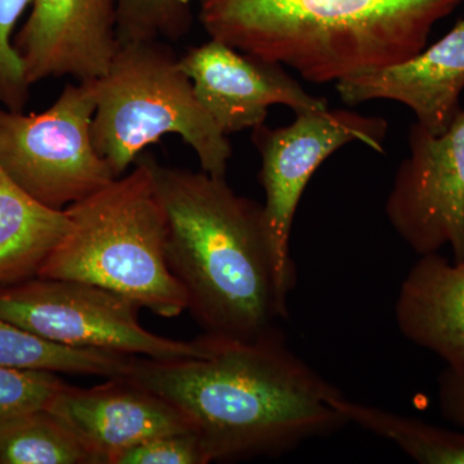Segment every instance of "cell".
Instances as JSON below:
<instances>
[{
    "label": "cell",
    "mask_w": 464,
    "mask_h": 464,
    "mask_svg": "<svg viewBox=\"0 0 464 464\" xmlns=\"http://www.w3.org/2000/svg\"><path fill=\"white\" fill-rule=\"evenodd\" d=\"M199 355L136 356L128 377L176 406L209 462L288 453L347 426L341 391L286 343L282 329L257 340L204 333Z\"/></svg>",
    "instance_id": "obj_1"
},
{
    "label": "cell",
    "mask_w": 464,
    "mask_h": 464,
    "mask_svg": "<svg viewBox=\"0 0 464 464\" xmlns=\"http://www.w3.org/2000/svg\"><path fill=\"white\" fill-rule=\"evenodd\" d=\"M143 158L166 217L168 266L204 333L250 341L282 329L292 289L264 206L226 179Z\"/></svg>",
    "instance_id": "obj_2"
},
{
    "label": "cell",
    "mask_w": 464,
    "mask_h": 464,
    "mask_svg": "<svg viewBox=\"0 0 464 464\" xmlns=\"http://www.w3.org/2000/svg\"><path fill=\"white\" fill-rule=\"evenodd\" d=\"M464 0H198L210 39L313 83L395 65Z\"/></svg>",
    "instance_id": "obj_3"
},
{
    "label": "cell",
    "mask_w": 464,
    "mask_h": 464,
    "mask_svg": "<svg viewBox=\"0 0 464 464\" xmlns=\"http://www.w3.org/2000/svg\"><path fill=\"white\" fill-rule=\"evenodd\" d=\"M69 231L39 277L93 284L173 319L188 297L166 255L167 226L143 155L132 172L66 208Z\"/></svg>",
    "instance_id": "obj_4"
},
{
    "label": "cell",
    "mask_w": 464,
    "mask_h": 464,
    "mask_svg": "<svg viewBox=\"0 0 464 464\" xmlns=\"http://www.w3.org/2000/svg\"><path fill=\"white\" fill-rule=\"evenodd\" d=\"M93 84L92 140L116 177L150 145L177 134L194 150L203 172L226 179L230 140L198 100L167 42L119 43L108 72Z\"/></svg>",
    "instance_id": "obj_5"
},
{
    "label": "cell",
    "mask_w": 464,
    "mask_h": 464,
    "mask_svg": "<svg viewBox=\"0 0 464 464\" xmlns=\"http://www.w3.org/2000/svg\"><path fill=\"white\" fill-rule=\"evenodd\" d=\"M93 81L67 84L51 108L0 106V166L34 199L63 210L119 179L92 140Z\"/></svg>",
    "instance_id": "obj_6"
},
{
    "label": "cell",
    "mask_w": 464,
    "mask_h": 464,
    "mask_svg": "<svg viewBox=\"0 0 464 464\" xmlns=\"http://www.w3.org/2000/svg\"><path fill=\"white\" fill-rule=\"evenodd\" d=\"M130 299L75 280L32 277L0 285V317L48 341L157 360L199 355V338L170 340L146 331Z\"/></svg>",
    "instance_id": "obj_7"
},
{
    "label": "cell",
    "mask_w": 464,
    "mask_h": 464,
    "mask_svg": "<svg viewBox=\"0 0 464 464\" xmlns=\"http://www.w3.org/2000/svg\"><path fill=\"white\" fill-rule=\"evenodd\" d=\"M288 127L253 128L252 141L262 159L259 182L265 192L266 224L273 239L284 282L293 289L295 262L290 253L293 221L307 183L338 149L362 142L383 152L389 123L346 109L313 110L295 114Z\"/></svg>",
    "instance_id": "obj_8"
},
{
    "label": "cell",
    "mask_w": 464,
    "mask_h": 464,
    "mask_svg": "<svg viewBox=\"0 0 464 464\" xmlns=\"http://www.w3.org/2000/svg\"><path fill=\"white\" fill-rule=\"evenodd\" d=\"M409 155L387 197V219L418 256L449 246L464 259V109L444 133L420 123L409 130Z\"/></svg>",
    "instance_id": "obj_9"
},
{
    "label": "cell",
    "mask_w": 464,
    "mask_h": 464,
    "mask_svg": "<svg viewBox=\"0 0 464 464\" xmlns=\"http://www.w3.org/2000/svg\"><path fill=\"white\" fill-rule=\"evenodd\" d=\"M201 105L225 134L265 124L268 109L288 106L295 114L328 108L308 94L282 65L210 39L179 57Z\"/></svg>",
    "instance_id": "obj_10"
},
{
    "label": "cell",
    "mask_w": 464,
    "mask_h": 464,
    "mask_svg": "<svg viewBox=\"0 0 464 464\" xmlns=\"http://www.w3.org/2000/svg\"><path fill=\"white\" fill-rule=\"evenodd\" d=\"M30 85L72 76L94 81L118 50L115 0H33L14 38Z\"/></svg>",
    "instance_id": "obj_11"
},
{
    "label": "cell",
    "mask_w": 464,
    "mask_h": 464,
    "mask_svg": "<svg viewBox=\"0 0 464 464\" xmlns=\"http://www.w3.org/2000/svg\"><path fill=\"white\" fill-rule=\"evenodd\" d=\"M45 409L74 433L97 464H112L146 440L191 431L176 406L130 378H110L92 389L66 383Z\"/></svg>",
    "instance_id": "obj_12"
},
{
    "label": "cell",
    "mask_w": 464,
    "mask_h": 464,
    "mask_svg": "<svg viewBox=\"0 0 464 464\" xmlns=\"http://www.w3.org/2000/svg\"><path fill=\"white\" fill-rule=\"evenodd\" d=\"M335 90L351 106L372 100L396 101L408 106L430 133H444L462 110L464 18L431 47L395 65L342 79Z\"/></svg>",
    "instance_id": "obj_13"
},
{
    "label": "cell",
    "mask_w": 464,
    "mask_h": 464,
    "mask_svg": "<svg viewBox=\"0 0 464 464\" xmlns=\"http://www.w3.org/2000/svg\"><path fill=\"white\" fill-rule=\"evenodd\" d=\"M395 319L406 340L464 375V259L420 256L400 285Z\"/></svg>",
    "instance_id": "obj_14"
},
{
    "label": "cell",
    "mask_w": 464,
    "mask_h": 464,
    "mask_svg": "<svg viewBox=\"0 0 464 464\" xmlns=\"http://www.w3.org/2000/svg\"><path fill=\"white\" fill-rule=\"evenodd\" d=\"M69 227L65 209L34 199L0 166V285L38 276Z\"/></svg>",
    "instance_id": "obj_15"
},
{
    "label": "cell",
    "mask_w": 464,
    "mask_h": 464,
    "mask_svg": "<svg viewBox=\"0 0 464 464\" xmlns=\"http://www.w3.org/2000/svg\"><path fill=\"white\" fill-rule=\"evenodd\" d=\"M136 356L97 348H78L39 337L0 317V366L17 371L51 372L125 378Z\"/></svg>",
    "instance_id": "obj_16"
},
{
    "label": "cell",
    "mask_w": 464,
    "mask_h": 464,
    "mask_svg": "<svg viewBox=\"0 0 464 464\" xmlns=\"http://www.w3.org/2000/svg\"><path fill=\"white\" fill-rule=\"evenodd\" d=\"M333 405L348 424L393 442L420 464H464V430L442 429L417 418L347 399L343 393Z\"/></svg>",
    "instance_id": "obj_17"
},
{
    "label": "cell",
    "mask_w": 464,
    "mask_h": 464,
    "mask_svg": "<svg viewBox=\"0 0 464 464\" xmlns=\"http://www.w3.org/2000/svg\"><path fill=\"white\" fill-rule=\"evenodd\" d=\"M0 464H97L74 433L47 409L0 422Z\"/></svg>",
    "instance_id": "obj_18"
},
{
    "label": "cell",
    "mask_w": 464,
    "mask_h": 464,
    "mask_svg": "<svg viewBox=\"0 0 464 464\" xmlns=\"http://www.w3.org/2000/svg\"><path fill=\"white\" fill-rule=\"evenodd\" d=\"M118 42H177L190 32L192 0H115Z\"/></svg>",
    "instance_id": "obj_19"
},
{
    "label": "cell",
    "mask_w": 464,
    "mask_h": 464,
    "mask_svg": "<svg viewBox=\"0 0 464 464\" xmlns=\"http://www.w3.org/2000/svg\"><path fill=\"white\" fill-rule=\"evenodd\" d=\"M33 0H0V106L21 112L30 99L23 63L14 50V29Z\"/></svg>",
    "instance_id": "obj_20"
},
{
    "label": "cell",
    "mask_w": 464,
    "mask_h": 464,
    "mask_svg": "<svg viewBox=\"0 0 464 464\" xmlns=\"http://www.w3.org/2000/svg\"><path fill=\"white\" fill-rule=\"evenodd\" d=\"M65 382L51 372L17 371L0 366V422L47 408Z\"/></svg>",
    "instance_id": "obj_21"
},
{
    "label": "cell",
    "mask_w": 464,
    "mask_h": 464,
    "mask_svg": "<svg viewBox=\"0 0 464 464\" xmlns=\"http://www.w3.org/2000/svg\"><path fill=\"white\" fill-rule=\"evenodd\" d=\"M206 451L194 432L168 433L127 449L112 464H207Z\"/></svg>",
    "instance_id": "obj_22"
},
{
    "label": "cell",
    "mask_w": 464,
    "mask_h": 464,
    "mask_svg": "<svg viewBox=\"0 0 464 464\" xmlns=\"http://www.w3.org/2000/svg\"><path fill=\"white\" fill-rule=\"evenodd\" d=\"M439 402L449 422L464 430V375L445 368L439 378Z\"/></svg>",
    "instance_id": "obj_23"
}]
</instances>
